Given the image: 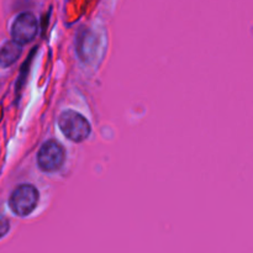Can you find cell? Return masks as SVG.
<instances>
[{"label":"cell","instance_id":"3957f363","mask_svg":"<svg viewBox=\"0 0 253 253\" xmlns=\"http://www.w3.org/2000/svg\"><path fill=\"white\" fill-rule=\"evenodd\" d=\"M66 161V151L56 141H47L37 153V165L43 172L52 173L61 169Z\"/></svg>","mask_w":253,"mask_h":253},{"label":"cell","instance_id":"277c9868","mask_svg":"<svg viewBox=\"0 0 253 253\" xmlns=\"http://www.w3.org/2000/svg\"><path fill=\"white\" fill-rule=\"evenodd\" d=\"M37 29H39V24L35 15L31 12H22L15 19L12 24V40L20 44L30 43L36 37Z\"/></svg>","mask_w":253,"mask_h":253},{"label":"cell","instance_id":"7a4b0ae2","mask_svg":"<svg viewBox=\"0 0 253 253\" xmlns=\"http://www.w3.org/2000/svg\"><path fill=\"white\" fill-rule=\"evenodd\" d=\"M39 198V190L34 185L22 184L12 192L9 204L15 215L27 216L36 209Z\"/></svg>","mask_w":253,"mask_h":253},{"label":"cell","instance_id":"5b68a950","mask_svg":"<svg viewBox=\"0 0 253 253\" xmlns=\"http://www.w3.org/2000/svg\"><path fill=\"white\" fill-rule=\"evenodd\" d=\"M22 52V44L16 41H9L0 48V66L10 67L19 59Z\"/></svg>","mask_w":253,"mask_h":253},{"label":"cell","instance_id":"8992f818","mask_svg":"<svg viewBox=\"0 0 253 253\" xmlns=\"http://www.w3.org/2000/svg\"><path fill=\"white\" fill-rule=\"evenodd\" d=\"M10 230V224L5 217L0 216V239L4 237L7 234V231Z\"/></svg>","mask_w":253,"mask_h":253},{"label":"cell","instance_id":"6da1fadb","mask_svg":"<svg viewBox=\"0 0 253 253\" xmlns=\"http://www.w3.org/2000/svg\"><path fill=\"white\" fill-rule=\"evenodd\" d=\"M58 126L63 135L73 142H83L89 137L91 126L89 121L73 110H67L59 115Z\"/></svg>","mask_w":253,"mask_h":253}]
</instances>
